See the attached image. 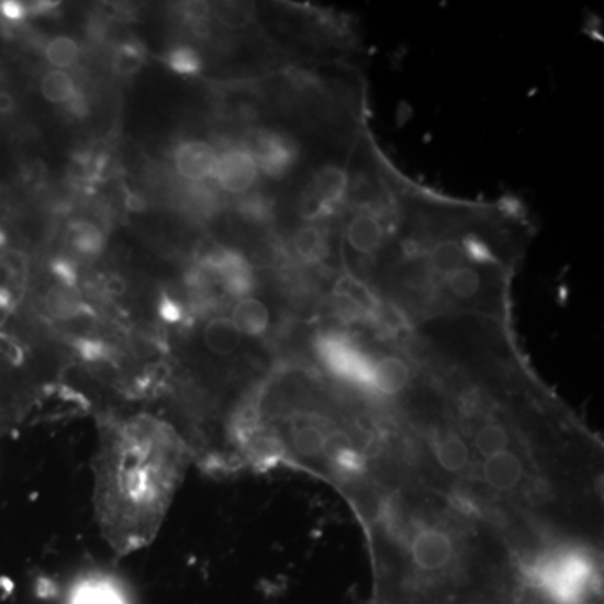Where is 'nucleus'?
Listing matches in <instances>:
<instances>
[{
  "label": "nucleus",
  "instance_id": "1",
  "mask_svg": "<svg viewBox=\"0 0 604 604\" xmlns=\"http://www.w3.org/2000/svg\"><path fill=\"white\" fill-rule=\"evenodd\" d=\"M400 338L412 377L373 402L399 462L494 524L526 581L603 564V444L527 367L508 323L438 317Z\"/></svg>",
  "mask_w": 604,
  "mask_h": 604
},
{
  "label": "nucleus",
  "instance_id": "2",
  "mask_svg": "<svg viewBox=\"0 0 604 604\" xmlns=\"http://www.w3.org/2000/svg\"><path fill=\"white\" fill-rule=\"evenodd\" d=\"M343 499L367 539L370 604H527L504 534L396 457Z\"/></svg>",
  "mask_w": 604,
  "mask_h": 604
},
{
  "label": "nucleus",
  "instance_id": "3",
  "mask_svg": "<svg viewBox=\"0 0 604 604\" xmlns=\"http://www.w3.org/2000/svg\"><path fill=\"white\" fill-rule=\"evenodd\" d=\"M390 457L380 410L313 361L272 371L244 438L246 467H292L329 483L342 497Z\"/></svg>",
  "mask_w": 604,
  "mask_h": 604
},
{
  "label": "nucleus",
  "instance_id": "4",
  "mask_svg": "<svg viewBox=\"0 0 604 604\" xmlns=\"http://www.w3.org/2000/svg\"><path fill=\"white\" fill-rule=\"evenodd\" d=\"M390 209L374 197L349 210L342 224V254L351 260V279L355 281L365 262H377L390 242V228L395 225Z\"/></svg>",
  "mask_w": 604,
  "mask_h": 604
},
{
  "label": "nucleus",
  "instance_id": "5",
  "mask_svg": "<svg viewBox=\"0 0 604 604\" xmlns=\"http://www.w3.org/2000/svg\"><path fill=\"white\" fill-rule=\"evenodd\" d=\"M259 167L249 149L232 148L219 155L212 178L224 192L244 195L256 186Z\"/></svg>",
  "mask_w": 604,
  "mask_h": 604
},
{
  "label": "nucleus",
  "instance_id": "6",
  "mask_svg": "<svg viewBox=\"0 0 604 604\" xmlns=\"http://www.w3.org/2000/svg\"><path fill=\"white\" fill-rule=\"evenodd\" d=\"M212 275L232 298L241 299L254 291V272L246 257L235 250H221L206 260Z\"/></svg>",
  "mask_w": 604,
  "mask_h": 604
},
{
  "label": "nucleus",
  "instance_id": "7",
  "mask_svg": "<svg viewBox=\"0 0 604 604\" xmlns=\"http://www.w3.org/2000/svg\"><path fill=\"white\" fill-rule=\"evenodd\" d=\"M250 154L256 158L259 171H264L269 177H282L298 157L294 145L276 133L260 135Z\"/></svg>",
  "mask_w": 604,
  "mask_h": 604
},
{
  "label": "nucleus",
  "instance_id": "8",
  "mask_svg": "<svg viewBox=\"0 0 604 604\" xmlns=\"http://www.w3.org/2000/svg\"><path fill=\"white\" fill-rule=\"evenodd\" d=\"M219 154L205 142H186L175 152V167L189 181L212 178Z\"/></svg>",
  "mask_w": 604,
  "mask_h": 604
},
{
  "label": "nucleus",
  "instance_id": "9",
  "mask_svg": "<svg viewBox=\"0 0 604 604\" xmlns=\"http://www.w3.org/2000/svg\"><path fill=\"white\" fill-rule=\"evenodd\" d=\"M231 317L235 326L241 329L242 335L249 339L262 338L272 323L269 306L262 299L253 294L237 299Z\"/></svg>",
  "mask_w": 604,
  "mask_h": 604
},
{
  "label": "nucleus",
  "instance_id": "10",
  "mask_svg": "<svg viewBox=\"0 0 604 604\" xmlns=\"http://www.w3.org/2000/svg\"><path fill=\"white\" fill-rule=\"evenodd\" d=\"M244 342H246V336L242 335L231 316L212 317L203 329L205 348L212 355L221 356V358L237 355Z\"/></svg>",
  "mask_w": 604,
  "mask_h": 604
},
{
  "label": "nucleus",
  "instance_id": "11",
  "mask_svg": "<svg viewBox=\"0 0 604 604\" xmlns=\"http://www.w3.org/2000/svg\"><path fill=\"white\" fill-rule=\"evenodd\" d=\"M295 256L306 264L323 262L329 256V232L316 222L301 225L292 235Z\"/></svg>",
  "mask_w": 604,
  "mask_h": 604
},
{
  "label": "nucleus",
  "instance_id": "12",
  "mask_svg": "<svg viewBox=\"0 0 604 604\" xmlns=\"http://www.w3.org/2000/svg\"><path fill=\"white\" fill-rule=\"evenodd\" d=\"M44 306H46L47 313L57 321L76 320L86 311L85 301H82L78 289L63 284H56L47 291Z\"/></svg>",
  "mask_w": 604,
  "mask_h": 604
},
{
  "label": "nucleus",
  "instance_id": "13",
  "mask_svg": "<svg viewBox=\"0 0 604 604\" xmlns=\"http://www.w3.org/2000/svg\"><path fill=\"white\" fill-rule=\"evenodd\" d=\"M69 244L81 256L94 257L103 253L104 235L93 224L76 222L69 231Z\"/></svg>",
  "mask_w": 604,
  "mask_h": 604
},
{
  "label": "nucleus",
  "instance_id": "14",
  "mask_svg": "<svg viewBox=\"0 0 604 604\" xmlns=\"http://www.w3.org/2000/svg\"><path fill=\"white\" fill-rule=\"evenodd\" d=\"M41 93L51 103H68L76 94L75 81L66 71L47 72L41 82Z\"/></svg>",
  "mask_w": 604,
  "mask_h": 604
},
{
  "label": "nucleus",
  "instance_id": "15",
  "mask_svg": "<svg viewBox=\"0 0 604 604\" xmlns=\"http://www.w3.org/2000/svg\"><path fill=\"white\" fill-rule=\"evenodd\" d=\"M46 57L49 65H53L59 71L71 68L79 57L78 43L68 36L54 37L46 46Z\"/></svg>",
  "mask_w": 604,
  "mask_h": 604
},
{
  "label": "nucleus",
  "instance_id": "16",
  "mask_svg": "<svg viewBox=\"0 0 604 604\" xmlns=\"http://www.w3.org/2000/svg\"><path fill=\"white\" fill-rule=\"evenodd\" d=\"M167 65L171 71L180 76H195L202 71V59L192 47H174L167 54Z\"/></svg>",
  "mask_w": 604,
  "mask_h": 604
},
{
  "label": "nucleus",
  "instance_id": "17",
  "mask_svg": "<svg viewBox=\"0 0 604 604\" xmlns=\"http://www.w3.org/2000/svg\"><path fill=\"white\" fill-rule=\"evenodd\" d=\"M145 65V53L136 44H123L114 54L113 68L120 76H133Z\"/></svg>",
  "mask_w": 604,
  "mask_h": 604
},
{
  "label": "nucleus",
  "instance_id": "18",
  "mask_svg": "<svg viewBox=\"0 0 604 604\" xmlns=\"http://www.w3.org/2000/svg\"><path fill=\"white\" fill-rule=\"evenodd\" d=\"M215 15L227 27H246L253 21L254 8L238 2H221L214 8Z\"/></svg>",
  "mask_w": 604,
  "mask_h": 604
},
{
  "label": "nucleus",
  "instance_id": "19",
  "mask_svg": "<svg viewBox=\"0 0 604 604\" xmlns=\"http://www.w3.org/2000/svg\"><path fill=\"white\" fill-rule=\"evenodd\" d=\"M53 275L57 278V284L69 286L76 288L78 282V272H76L75 264L66 259H56L53 262Z\"/></svg>",
  "mask_w": 604,
  "mask_h": 604
},
{
  "label": "nucleus",
  "instance_id": "20",
  "mask_svg": "<svg viewBox=\"0 0 604 604\" xmlns=\"http://www.w3.org/2000/svg\"><path fill=\"white\" fill-rule=\"evenodd\" d=\"M158 316L168 324L180 323L181 317H183V310H181L180 304H178L175 299H171L170 295H164L160 299V304H158Z\"/></svg>",
  "mask_w": 604,
  "mask_h": 604
},
{
  "label": "nucleus",
  "instance_id": "21",
  "mask_svg": "<svg viewBox=\"0 0 604 604\" xmlns=\"http://www.w3.org/2000/svg\"><path fill=\"white\" fill-rule=\"evenodd\" d=\"M76 604H113L114 596L108 588L98 590V588H88V590H82L79 594L78 600L75 601Z\"/></svg>",
  "mask_w": 604,
  "mask_h": 604
},
{
  "label": "nucleus",
  "instance_id": "22",
  "mask_svg": "<svg viewBox=\"0 0 604 604\" xmlns=\"http://www.w3.org/2000/svg\"><path fill=\"white\" fill-rule=\"evenodd\" d=\"M68 108L71 113L78 114V116H85L86 111H88V108H86V101L85 98L81 97V94L76 91L75 97L71 98V100L68 101Z\"/></svg>",
  "mask_w": 604,
  "mask_h": 604
},
{
  "label": "nucleus",
  "instance_id": "23",
  "mask_svg": "<svg viewBox=\"0 0 604 604\" xmlns=\"http://www.w3.org/2000/svg\"><path fill=\"white\" fill-rule=\"evenodd\" d=\"M104 289H107L108 294L120 295L126 291V282L118 278V276H114V278H111L110 281L107 282Z\"/></svg>",
  "mask_w": 604,
  "mask_h": 604
},
{
  "label": "nucleus",
  "instance_id": "24",
  "mask_svg": "<svg viewBox=\"0 0 604 604\" xmlns=\"http://www.w3.org/2000/svg\"><path fill=\"white\" fill-rule=\"evenodd\" d=\"M14 108V100L11 94L0 93V113H9Z\"/></svg>",
  "mask_w": 604,
  "mask_h": 604
},
{
  "label": "nucleus",
  "instance_id": "25",
  "mask_svg": "<svg viewBox=\"0 0 604 604\" xmlns=\"http://www.w3.org/2000/svg\"><path fill=\"white\" fill-rule=\"evenodd\" d=\"M5 12H8V15H11L12 19H18L21 18L22 8L21 5L11 4L5 8Z\"/></svg>",
  "mask_w": 604,
  "mask_h": 604
}]
</instances>
